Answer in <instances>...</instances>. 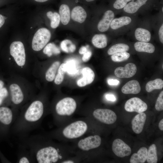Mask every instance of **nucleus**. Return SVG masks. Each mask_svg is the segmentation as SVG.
<instances>
[{"instance_id": "obj_12", "label": "nucleus", "mask_w": 163, "mask_h": 163, "mask_svg": "<svg viewBox=\"0 0 163 163\" xmlns=\"http://www.w3.org/2000/svg\"><path fill=\"white\" fill-rule=\"evenodd\" d=\"M137 71V67L134 63H129L124 67H119L115 70V75L120 78H128L133 76Z\"/></svg>"}, {"instance_id": "obj_9", "label": "nucleus", "mask_w": 163, "mask_h": 163, "mask_svg": "<svg viewBox=\"0 0 163 163\" xmlns=\"http://www.w3.org/2000/svg\"><path fill=\"white\" fill-rule=\"evenodd\" d=\"M147 105L140 98L134 97L129 99L126 102L124 108L127 112H143L147 109Z\"/></svg>"}, {"instance_id": "obj_40", "label": "nucleus", "mask_w": 163, "mask_h": 163, "mask_svg": "<svg viewBox=\"0 0 163 163\" xmlns=\"http://www.w3.org/2000/svg\"><path fill=\"white\" fill-rule=\"evenodd\" d=\"M92 55V53L90 51H88L83 55L82 57V60L84 62H86L88 61Z\"/></svg>"}, {"instance_id": "obj_34", "label": "nucleus", "mask_w": 163, "mask_h": 163, "mask_svg": "<svg viewBox=\"0 0 163 163\" xmlns=\"http://www.w3.org/2000/svg\"><path fill=\"white\" fill-rule=\"evenodd\" d=\"M65 72V63H63L60 65L57 71V73L55 78L54 83L55 84L59 85L62 82Z\"/></svg>"}, {"instance_id": "obj_10", "label": "nucleus", "mask_w": 163, "mask_h": 163, "mask_svg": "<svg viewBox=\"0 0 163 163\" xmlns=\"http://www.w3.org/2000/svg\"><path fill=\"white\" fill-rule=\"evenodd\" d=\"M112 149L117 156L123 158L129 155L131 153L130 147L122 140L117 139L113 142Z\"/></svg>"}, {"instance_id": "obj_18", "label": "nucleus", "mask_w": 163, "mask_h": 163, "mask_svg": "<svg viewBox=\"0 0 163 163\" xmlns=\"http://www.w3.org/2000/svg\"><path fill=\"white\" fill-rule=\"evenodd\" d=\"M71 17L73 21L82 23L85 21L87 17V13L82 7L77 6L73 9Z\"/></svg>"}, {"instance_id": "obj_4", "label": "nucleus", "mask_w": 163, "mask_h": 163, "mask_svg": "<svg viewBox=\"0 0 163 163\" xmlns=\"http://www.w3.org/2000/svg\"><path fill=\"white\" fill-rule=\"evenodd\" d=\"M70 146L72 154L79 157L82 161H88L93 150L99 147L101 144V137L98 135H87L73 142Z\"/></svg>"}, {"instance_id": "obj_20", "label": "nucleus", "mask_w": 163, "mask_h": 163, "mask_svg": "<svg viewBox=\"0 0 163 163\" xmlns=\"http://www.w3.org/2000/svg\"><path fill=\"white\" fill-rule=\"evenodd\" d=\"M148 0H137L136 2L132 1L124 7V11L126 12L133 14L136 12L142 6L145 4Z\"/></svg>"}, {"instance_id": "obj_35", "label": "nucleus", "mask_w": 163, "mask_h": 163, "mask_svg": "<svg viewBox=\"0 0 163 163\" xmlns=\"http://www.w3.org/2000/svg\"><path fill=\"white\" fill-rule=\"evenodd\" d=\"M130 56L129 53L126 52L118 53L112 55L111 59L114 62H119L127 60Z\"/></svg>"}, {"instance_id": "obj_15", "label": "nucleus", "mask_w": 163, "mask_h": 163, "mask_svg": "<svg viewBox=\"0 0 163 163\" xmlns=\"http://www.w3.org/2000/svg\"><path fill=\"white\" fill-rule=\"evenodd\" d=\"M146 119V115L143 112L139 113L134 117L131 124L133 130L135 133L139 134L142 131Z\"/></svg>"}, {"instance_id": "obj_37", "label": "nucleus", "mask_w": 163, "mask_h": 163, "mask_svg": "<svg viewBox=\"0 0 163 163\" xmlns=\"http://www.w3.org/2000/svg\"><path fill=\"white\" fill-rule=\"evenodd\" d=\"M155 107L156 110L158 111L163 110V91H162L157 100Z\"/></svg>"}, {"instance_id": "obj_26", "label": "nucleus", "mask_w": 163, "mask_h": 163, "mask_svg": "<svg viewBox=\"0 0 163 163\" xmlns=\"http://www.w3.org/2000/svg\"><path fill=\"white\" fill-rule=\"evenodd\" d=\"M60 65L59 61H56L48 69L45 74V78L47 81L51 82L54 79Z\"/></svg>"}, {"instance_id": "obj_45", "label": "nucleus", "mask_w": 163, "mask_h": 163, "mask_svg": "<svg viewBox=\"0 0 163 163\" xmlns=\"http://www.w3.org/2000/svg\"><path fill=\"white\" fill-rule=\"evenodd\" d=\"M158 127L159 129L161 130H163V119L160 121L158 124Z\"/></svg>"}, {"instance_id": "obj_43", "label": "nucleus", "mask_w": 163, "mask_h": 163, "mask_svg": "<svg viewBox=\"0 0 163 163\" xmlns=\"http://www.w3.org/2000/svg\"><path fill=\"white\" fill-rule=\"evenodd\" d=\"M119 81L117 79H110L107 80V83L110 85H117L119 84Z\"/></svg>"}, {"instance_id": "obj_47", "label": "nucleus", "mask_w": 163, "mask_h": 163, "mask_svg": "<svg viewBox=\"0 0 163 163\" xmlns=\"http://www.w3.org/2000/svg\"><path fill=\"white\" fill-rule=\"evenodd\" d=\"M85 0L88 2H90L93 1L94 0Z\"/></svg>"}, {"instance_id": "obj_41", "label": "nucleus", "mask_w": 163, "mask_h": 163, "mask_svg": "<svg viewBox=\"0 0 163 163\" xmlns=\"http://www.w3.org/2000/svg\"><path fill=\"white\" fill-rule=\"evenodd\" d=\"M106 99L108 101H114L116 99L115 96L112 94H107L105 95Z\"/></svg>"}, {"instance_id": "obj_16", "label": "nucleus", "mask_w": 163, "mask_h": 163, "mask_svg": "<svg viewBox=\"0 0 163 163\" xmlns=\"http://www.w3.org/2000/svg\"><path fill=\"white\" fill-rule=\"evenodd\" d=\"M114 17L113 12L111 10L106 11L102 19L99 22L97 25L98 30L101 32L107 31L109 28L111 23Z\"/></svg>"}, {"instance_id": "obj_5", "label": "nucleus", "mask_w": 163, "mask_h": 163, "mask_svg": "<svg viewBox=\"0 0 163 163\" xmlns=\"http://www.w3.org/2000/svg\"><path fill=\"white\" fill-rule=\"evenodd\" d=\"M77 107V103L72 97H67L60 100L56 104L53 113L55 123L59 127L69 122Z\"/></svg>"}, {"instance_id": "obj_31", "label": "nucleus", "mask_w": 163, "mask_h": 163, "mask_svg": "<svg viewBox=\"0 0 163 163\" xmlns=\"http://www.w3.org/2000/svg\"><path fill=\"white\" fill-rule=\"evenodd\" d=\"M47 16L51 21L50 26L53 28H56L59 25L60 21L59 14L56 12L49 11L47 13Z\"/></svg>"}, {"instance_id": "obj_8", "label": "nucleus", "mask_w": 163, "mask_h": 163, "mask_svg": "<svg viewBox=\"0 0 163 163\" xmlns=\"http://www.w3.org/2000/svg\"><path fill=\"white\" fill-rule=\"evenodd\" d=\"M10 55L14 58L17 64L23 67L25 64L26 55L24 44L21 41H14L9 47Z\"/></svg>"}, {"instance_id": "obj_14", "label": "nucleus", "mask_w": 163, "mask_h": 163, "mask_svg": "<svg viewBox=\"0 0 163 163\" xmlns=\"http://www.w3.org/2000/svg\"><path fill=\"white\" fill-rule=\"evenodd\" d=\"M83 77L77 82V85L80 87H84L91 83L94 81L95 74L93 71L90 68L85 67L82 70Z\"/></svg>"}, {"instance_id": "obj_7", "label": "nucleus", "mask_w": 163, "mask_h": 163, "mask_svg": "<svg viewBox=\"0 0 163 163\" xmlns=\"http://www.w3.org/2000/svg\"><path fill=\"white\" fill-rule=\"evenodd\" d=\"M51 37V33L47 29L42 28L38 29L34 34L32 40V49L36 51L41 50L49 42Z\"/></svg>"}, {"instance_id": "obj_21", "label": "nucleus", "mask_w": 163, "mask_h": 163, "mask_svg": "<svg viewBox=\"0 0 163 163\" xmlns=\"http://www.w3.org/2000/svg\"><path fill=\"white\" fill-rule=\"evenodd\" d=\"M134 46L135 50L139 52L152 53L155 50L154 46L150 43L137 42L135 43Z\"/></svg>"}, {"instance_id": "obj_38", "label": "nucleus", "mask_w": 163, "mask_h": 163, "mask_svg": "<svg viewBox=\"0 0 163 163\" xmlns=\"http://www.w3.org/2000/svg\"><path fill=\"white\" fill-rule=\"evenodd\" d=\"M81 159L78 156L74 155V156H69L64 159L61 162V163H79L82 161Z\"/></svg>"}, {"instance_id": "obj_22", "label": "nucleus", "mask_w": 163, "mask_h": 163, "mask_svg": "<svg viewBox=\"0 0 163 163\" xmlns=\"http://www.w3.org/2000/svg\"><path fill=\"white\" fill-rule=\"evenodd\" d=\"M135 36L137 40L142 42H148L150 41L151 38L150 32L148 30L142 28H138L136 29Z\"/></svg>"}, {"instance_id": "obj_28", "label": "nucleus", "mask_w": 163, "mask_h": 163, "mask_svg": "<svg viewBox=\"0 0 163 163\" xmlns=\"http://www.w3.org/2000/svg\"><path fill=\"white\" fill-rule=\"evenodd\" d=\"M129 46L123 43H119L111 46L108 50L107 53L109 55H112L118 53L126 52L129 49Z\"/></svg>"}, {"instance_id": "obj_1", "label": "nucleus", "mask_w": 163, "mask_h": 163, "mask_svg": "<svg viewBox=\"0 0 163 163\" xmlns=\"http://www.w3.org/2000/svg\"><path fill=\"white\" fill-rule=\"evenodd\" d=\"M50 137L34 138L27 145L30 148V153L33 162L38 163H61L62 161L73 154L70 146L55 143Z\"/></svg>"}, {"instance_id": "obj_42", "label": "nucleus", "mask_w": 163, "mask_h": 163, "mask_svg": "<svg viewBox=\"0 0 163 163\" xmlns=\"http://www.w3.org/2000/svg\"><path fill=\"white\" fill-rule=\"evenodd\" d=\"M158 34L160 40L162 43H163V24L160 27L158 32Z\"/></svg>"}, {"instance_id": "obj_44", "label": "nucleus", "mask_w": 163, "mask_h": 163, "mask_svg": "<svg viewBox=\"0 0 163 163\" xmlns=\"http://www.w3.org/2000/svg\"><path fill=\"white\" fill-rule=\"evenodd\" d=\"M88 51L86 46H82L80 49L79 50V53L80 54L83 55Z\"/></svg>"}, {"instance_id": "obj_24", "label": "nucleus", "mask_w": 163, "mask_h": 163, "mask_svg": "<svg viewBox=\"0 0 163 163\" xmlns=\"http://www.w3.org/2000/svg\"><path fill=\"white\" fill-rule=\"evenodd\" d=\"M92 42L95 47L99 48H103L107 46V38L104 34H96L93 37Z\"/></svg>"}, {"instance_id": "obj_27", "label": "nucleus", "mask_w": 163, "mask_h": 163, "mask_svg": "<svg viewBox=\"0 0 163 163\" xmlns=\"http://www.w3.org/2000/svg\"><path fill=\"white\" fill-rule=\"evenodd\" d=\"M163 87V81L160 78H157L148 82L145 86V89L150 92L155 89H161Z\"/></svg>"}, {"instance_id": "obj_13", "label": "nucleus", "mask_w": 163, "mask_h": 163, "mask_svg": "<svg viewBox=\"0 0 163 163\" xmlns=\"http://www.w3.org/2000/svg\"><path fill=\"white\" fill-rule=\"evenodd\" d=\"M16 113L10 108L6 106L0 107V122L6 126L14 123Z\"/></svg>"}, {"instance_id": "obj_6", "label": "nucleus", "mask_w": 163, "mask_h": 163, "mask_svg": "<svg viewBox=\"0 0 163 163\" xmlns=\"http://www.w3.org/2000/svg\"><path fill=\"white\" fill-rule=\"evenodd\" d=\"M85 117L88 119L93 118L99 122L107 125L114 123L117 119L116 113L111 110L107 109H97L93 111L91 115Z\"/></svg>"}, {"instance_id": "obj_17", "label": "nucleus", "mask_w": 163, "mask_h": 163, "mask_svg": "<svg viewBox=\"0 0 163 163\" xmlns=\"http://www.w3.org/2000/svg\"><path fill=\"white\" fill-rule=\"evenodd\" d=\"M140 91L139 84L136 80H132L128 82L121 88L122 92L124 94H137Z\"/></svg>"}, {"instance_id": "obj_23", "label": "nucleus", "mask_w": 163, "mask_h": 163, "mask_svg": "<svg viewBox=\"0 0 163 163\" xmlns=\"http://www.w3.org/2000/svg\"><path fill=\"white\" fill-rule=\"evenodd\" d=\"M132 20L127 16H123L113 20L110 24L111 28L113 30L117 29L120 27L130 24Z\"/></svg>"}, {"instance_id": "obj_46", "label": "nucleus", "mask_w": 163, "mask_h": 163, "mask_svg": "<svg viewBox=\"0 0 163 163\" xmlns=\"http://www.w3.org/2000/svg\"><path fill=\"white\" fill-rule=\"evenodd\" d=\"M35 1L39 2H45L48 0H34Z\"/></svg>"}, {"instance_id": "obj_48", "label": "nucleus", "mask_w": 163, "mask_h": 163, "mask_svg": "<svg viewBox=\"0 0 163 163\" xmlns=\"http://www.w3.org/2000/svg\"><path fill=\"white\" fill-rule=\"evenodd\" d=\"M162 12H163V7L162 8Z\"/></svg>"}, {"instance_id": "obj_25", "label": "nucleus", "mask_w": 163, "mask_h": 163, "mask_svg": "<svg viewBox=\"0 0 163 163\" xmlns=\"http://www.w3.org/2000/svg\"><path fill=\"white\" fill-rule=\"evenodd\" d=\"M59 13L62 23L64 25L67 24L70 20V10L68 5H62L59 8Z\"/></svg>"}, {"instance_id": "obj_33", "label": "nucleus", "mask_w": 163, "mask_h": 163, "mask_svg": "<svg viewBox=\"0 0 163 163\" xmlns=\"http://www.w3.org/2000/svg\"><path fill=\"white\" fill-rule=\"evenodd\" d=\"M43 53L48 56H51L53 54H58L60 53L59 48L54 44L50 43L47 44L43 50Z\"/></svg>"}, {"instance_id": "obj_19", "label": "nucleus", "mask_w": 163, "mask_h": 163, "mask_svg": "<svg viewBox=\"0 0 163 163\" xmlns=\"http://www.w3.org/2000/svg\"><path fill=\"white\" fill-rule=\"evenodd\" d=\"M148 150L145 147H142L137 151V153L133 154L130 159L131 163H144L147 158Z\"/></svg>"}, {"instance_id": "obj_29", "label": "nucleus", "mask_w": 163, "mask_h": 163, "mask_svg": "<svg viewBox=\"0 0 163 163\" xmlns=\"http://www.w3.org/2000/svg\"><path fill=\"white\" fill-rule=\"evenodd\" d=\"M148 163H156L158 161L157 147L155 144L149 147L147 152L146 160Z\"/></svg>"}, {"instance_id": "obj_3", "label": "nucleus", "mask_w": 163, "mask_h": 163, "mask_svg": "<svg viewBox=\"0 0 163 163\" xmlns=\"http://www.w3.org/2000/svg\"><path fill=\"white\" fill-rule=\"evenodd\" d=\"M90 121L87 117L71 120L58 127L48 136L51 138L64 142H74L89 134Z\"/></svg>"}, {"instance_id": "obj_30", "label": "nucleus", "mask_w": 163, "mask_h": 163, "mask_svg": "<svg viewBox=\"0 0 163 163\" xmlns=\"http://www.w3.org/2000/svg\"><path fill=\"white\" fill-rule=\"evenodd\" d=\"M66 72L69 75H72L76 74L78 72L77 66L76 61L74 59L68 60L65 63Z\"/></svg>"}, {"instance_id": "obj_39", "label": "nucleus", "mask_w": 163, "mask_h": 163, "mask_svg": "<svg viewBox=\"0 0 163 163\" xmlns=\"http://www.w3.org/2000/svg\"><path fill=\"white\" fill-rule=\"evenodd\" d=\"M132 0H116L113 5V7L117 9L123 8L127 4V2Z\"/></svg>"}, {"instance_id": "obj_32", "label": "nucleus", "mask_w": 163, "mask_h": 163, "mask_svg": "<svg viewBox=\"0 0 163 163\" xmlns=\"http://www.w3.org/2000/svg\"><path fill=\"white\" fill-rule=\"evenodd\" d=\"M60 46L63 51L68 53L74 52L76 49L75 45L69 40H63L61 43Z\"/></svg>"}, {"instance_id": "obj_11", "label": "nucleus", "mask_w": 163, "mask_h": 163, "mask_svg": "<svg viewBox=\"0 0 163 163\" xmlns=\"http://www.w3.org/2000/svg\"><path fill=\"white\" fill-rule=\"evenodd\" d=\"M11 101L15 106L21 104L24 101V96L20 86L16 83H12L9 86Z\"/></svg>"}, {"instance_id": "obj_36", "label": "nucleus", "mask_w": 163, "mask_h": 163, "mask_svg": "<svg viewBox=\"0 0 163 163\" xmlns=\"http://www.w3.org/2000/svg\"><path fill=\"white\" fill-rule=\"evenodd\" d=\"M32 162L33 161L29 152L20 155L17 161V162L19 163H29Z\"/></svg>"}, {"instance_id": "obj_2", "label": "nucleus", "mask_w": 163, "mask_h": 163, "mask_svg": "<svg viewBox=\"0 0 163 163\" xmlns=\"http://www.w3.org/2000/svg\"><path fill=\"white\" fill-rule=\"evenodd\" d=\"M46 114L43 102L38 99L33 101L16 118L13 124V131L25 134L38 126Z\"/></svg>"}]
</instances>
